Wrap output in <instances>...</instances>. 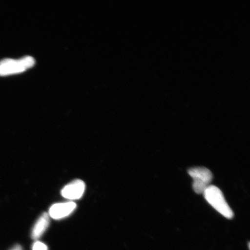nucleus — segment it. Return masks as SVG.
<instances>
[{
    "label": "nucleus",
    "instance_id": "nucleus-3",
    "mask_svg": "<svg viewBox=\"0 0 250 250\" xmlns=\"http://www.w3.org/2000/svg\"><path fill=\"white\" fill-rule=\"evenodd\" d=\"M188 173L192 178V188L198 194H203L206 189L210 186L213 175L208 168L204 167L190 168Z\"/></svg>",
    "mask_w": 250,
    "mask_h": 250
},
{
    "label": "nucleus",
    "instance_id": "nucleus-2",
    "mask_svg": "<svg viewBox=\"0 0 250 250\" xmlns=\"http://www.w3.org/2000/svg\"><path fill=\"white\" fill-rule=\"evenodd\" d=\"M35 63L34 59L29 56L20 59H3L0 61V76L22 73L33 67Z\"/></svg>",
    "mask_w": 250,
    "mask_h": 250
},
{
    "label": "nucleus",
    "instance_id": "nucleus-6",
    "mask_svg": "<svg viewBox=\"0 0 250 250\" xmlns=\"http://www.w3.org/2000/svg\"><path fill=\"white\" fill-rule=\"evenodd\" d=\"M49 215L44 212L38 219L31 231V237L34 240H37L45 233L49 225Z\"/></svg>",
    "mask_w": 250,
    "mask_h": 250
},
{
    "label": "nucleus",
    "instance_id": "nucleus-7",
    "mask_svg": "<svg viewBox=\"0 0 250 250\" xmlns=\"http://www.w3.org/2000/svg\"><path fill=\"white\" fill-rule=\"evenodd\" d=\"M33 250H48V247L45 244L36 241L33 244Z\"/></svg>",
    "mask_w": 250,
    "mask_h": 250
},
{
    "label": "nucleus",
    "instance_id": "nucleus-1",
    "mask_svg": "<svg viewBox=\"0 0 250 250\" xmlns=\"http://www.w3.org/2000/svg\"><path fill=\"white\" fill-rule=\"evenodd\" d=\"M205 198L215 210L228 219L234 216L233 211L228 205L223 193L215 186H209L203 193Z\"/></svg>",
    "mask_w": 250,
    "mask_h": 250
},
{
    "label": "nucleus",
    "instance_id": "nucleus-5",
    "mask_svg": "<svg viewBox=\"0 0 250 250\" xmlns=\"http://www.w3.org/2000/svg\"><path fill=\"white\" fill-rule=\"evenodd\" d=\"M77 208L73 202L56 203L49 208V215L54 220H61L69 216Z\"/></svg>",
    "mask_w": 250,
    "mask_h": 250
},
{
    "label": "nucleus",
    "instance_id": "nucleus-4",
    "mask_svg": "<svg viewBox=\"0 0 250 250\" xmlns=\"http://www.w3.org/2000/svg\"><path fill=\"white\" fill-rule=\"evenodd\" d=\"M85 190V183L82 180H77L65 186L62 189L61 194L64 198L73 201L82 198Z\"/></svg>",
    "mask_w": 250,
    "mask_h": 250
},
{
    "label": "nucleus",
    "instance_id": "nucleus-8",
    "mask_svg": "<svg viewBox=\"0 0 250 250\" xmlns=\"http://www.w3.org/2000/svg\"><path fill=\"white\" fill-rule=\"evenodd\" d=\"M10 250H23L22 248L20 245H17L14 247Z\"/></svg>",
    "mask_w": 250,
    "mask_h": 250
}]
</instances>
